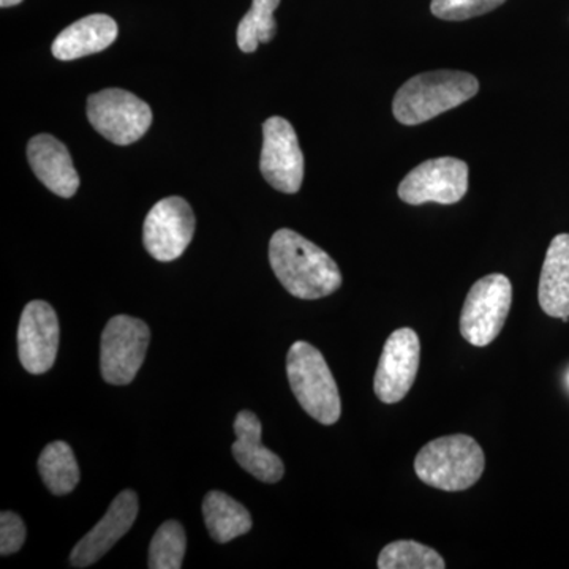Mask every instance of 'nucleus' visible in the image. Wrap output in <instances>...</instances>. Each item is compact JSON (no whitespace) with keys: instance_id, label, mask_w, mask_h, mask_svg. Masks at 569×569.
Segmentation results:
<instances>
[{"instance_id":"5","label":"nucleus","mask_w":569,"mask_h":569,"mask_svg":"<svg viewBox=\"0 0 569 569\" xmlns=\"http://www.w3.org/2000/svg\"><path fill=\"white\" fill-rule=\"evenodd\" d=\"M512 305V284L507 276L479 279L468 291L460 313V335L475 347H488L500 335Z\"/></svg>"},{"instance_id":"15","label":"nucleus","mask_w":569,"mask_h":569,"mask_svg":"<svg viewBox=\"0 0 569 569\" xmlns=\"http://www.w3.org/2000/svg\"><path fill=\"white\" fill-rule=\"evenodd\" d=\"M261 421L252 411L244 410L234 419L233 456L239 466L260 481L279 482L284 475L282 459L261 443Z\"/></svg>"},{"instance_id":"4","label":"nucleus","mask_w":569,"mask_h":569,"mask_svg":"<svg viewBox=\"0 0 569 569\" xmlns=\"http://www.w3.org/2000/svg\"><path fill=\"white\" fill-rule=\"evenodd\" d=\"M287 373L299 406L320 425H336L342 415L339 388L325 356L310 343L295 342L287 356Z\"/></svg>"},{"instance_id":"6","label":"nucleus","mask_w":569,"mask_h":569,"mask_svg":"<svg viewBox=\"0 0 569 569\" xmlns=\"http://www.w3.org/2000/svg\"><path fill=\"white\" fill-rule=\"evenodd\" d=\"M151 331L144 321L129 316L111 318L104 326L100 346L103 380L114 387L132 383L148 353Z\"/></svg>"},{"instance_id":"12","label":"nucleus","mask_w":569,"mask_h":569,"mask_svg":"<svg viewBox=\"0 0 569 569\" xmlns=\"http://www.w3.org/2000/svg\"><path fill=\"white\" fill-rule=\"evenodd\" d=\"M59 348V320L48 302L32 301L22 310L18 328V355L22 367L33 376L54 366Z\"/></svg>"},{"instance_id":"2","label":"nucleus","mask_w":569,"mask_h":569,"mask_svg":"<svg viewBox=\"0 0 569 569\" xmlns=\"http://www.w3.org/2000/svg\"><path fill=\"white\" fill-rule=\"evenodd\" d=\"M478 91L477 77L467 71H427L397 91L392 112L403 126H418L468 102Z\"/></svg>"},{"instance_id":"17","label":"nucleus","mask_w":569,"mask_h":569,"mask_svg":"<svg viewBox=\"0 0 569 569\" xmlns=\"http://www.w3.org/2000/svg\"><path fill=\"white\" fill-rule=\"evenodd\" d=\"M538 301L549 317L569 321V234L550 242L539 277Z\"/></svg>"},{"instance_id":"10","label":"nucleus","mask_w":569,"mask_h":569,"mask_svg":"<svg viewBox=\"0 0 569 569\" xmlns=\"http://www.w3.org/2000/svg\"><path fill=\"white\" fill-rule=\"evenodd\" d=\"M194 224L192 208L183 198H164L146 216L142 242L156 260H178L192 242Z\"/></svg>"},{"instance_id":"23","label":"nucleus","mask_w":569,"mask_h":569,"mask_svg":"<svg viewBox=\"0 0 569 569\" xmlns=\"http://www.w3.org/2000/svg\"><path fill=\"white\" fill-rule=\"evenodd\" d=\"M507 0H432L430 11L445 21H466L496 10Z\"/></svg>"},{"instance_id":"22","label":"nucleus","mask_w":569,"mask_h":569,"mask_svg":"<svg viewBox=\"0 0 569 569\" xmlns=\"http://www.w3.org/2000/svg\"><path fill=\"white\" fill-rule=\"evenodd\" d=\"M187 538L181 523L168 520L153 535L149 546V565L151 569L182 568L186 556Z\"/></svg>"},{"instance_id":"24","label":"nucleus","mask_w":569,"mask_h":569,"mask_svg":"<svg viewBox=\"0 0 569 569\" xmlns=\"http://www.w3.org/2000/svg\"><path fill=\"white\" fill-rule=\"evenodd\" d=\"M26 541V526L20 516L11 511L0 515V553L11 556L22 548Z\"/></svg>"},{"instance_id":"21","label":"nucleus","mask_w":569,"mask_h":569,"mask_svg":"<svg viewBox=\"0 0 569 569\" xmlns=\"http://www.w3.org/2000/svg\"><path fill=\"white\" fill-rule=\"evenodd\" d=\"M377 567L380 569H445L443 557L417 541L391 542L378 556Z\"/></svg>"},{"instance_id":"8","label":"nucleus","mask_w":569,"mask_h":569,"mask_svg":"<svg viewBox=\"0 0 569 569\" xmlns=\"http://www.w3.org/2000/svg\"><path fill=\"white\" fill-rule=\"evenodd\" d=\"M468 190V164L455 157H440L418 164L400 182L399 193L403 203L456 204Z\"/></svg>"},{"instance_id":"25","label":"nucleus","mask_w":569,"mask_h":569,"mask_svg":"<svg viewBox=\"0 0 569 569\" xmlns=\"http://www.w3.org/2000/svg\"><path fill=\"white\" fill-rule=\"evenodd\" d=\"M22 0H0V7L2 9H9V7L18 6V3H21Z\"/></svg>"},{"instance_id":"20","label":"nucleus","mask_w":569,"mask_h":569,"mask_svg":"<svg viewBox=\"0 0 569 569\" xmlns=\"http://www.w3.org/2000/svg\"><path fill=\"white\" fill-rule=\"evenodd\" d=\"M280 0H253L252 9L247 11L238 26V47L241 51L253 52L258 44L269 43L276 37L277 22L274 11Z\"/></svg>"},{"instance_id":"11","label":"nucleus","mask_w":569,"mask_h":569,"mask_svg":"<svg viewBox=\"0 0 569 569\" xmlns=\"http://www.w3.org/2000/svg\"><path fill=\"white\" fill-rule=\"evenodd\" d=\"M421 342L413 329L400 328L388 337L378 362L373 391L383 403H397L417 380Z\"/></svg>"},{"instance_id":"7","label":"nucleus","mask_w":569,"mask_h":569,"mask_svg":"<svg viewBox=\"0 0 569 569\" xmlns=\"http://www.w3.org/2000/svg\"><path fill=\"white\" fill-rule=\"evenodd\" d=\"M88 119L112 144L129 146L140 140L152 123V111L132 92L103 89L88 99Z\"/></svg>"},{"instance_id":"1","label":"nucleus","mask_w":569,"mask_h":569,"mask_svg":"<svg viewBox=\"0 0 569 569\" xmlns=\"http://www.w3.org/2000/svg\"><path fill=\"white\" fill-rule=\"evenodd\" d=\"M269 263L279 282L299 299L326 298L342 284L336 261L305 236L282 228L269 242Z\"/></svg>"},{"instance_id":"13","label":"nucleus","mask_w":569,"mask_h":569,"mask_svg":"<svg viewBox=\"0 0 569 569\" xmlns=\"http://www.w3.org/2000/svg\"><path fill=\"white\" fill-rule=\"evenodd\" d=\"M138 497L133 490H123L112 500L107 515L88 535H84L71 550L70 565L74 568H88L102 559L108 550L133 527L137 520Z\"/></svg>"},{"instance_id":"19","label":"nucleus","mask_w":569,"mask_h":569,"mask_svg":"<svg viewBox=\"0 0 569 569\" xmlns=\"http://www.w3.org/2000/svg\"><path fill=\"white\" fill-rule=\"evenodd\" d=\"M39 470L44 486L54 496L73 492L81 479L73 449L66 441H52L41 451Z\"/></svg>"},{"instance_id":"14","label":"nucleus","mask_w":569,"mask_h":569,"mask_svg":"<svg viewBox=\"0 0 569 569\" xmlns=\"http://www.w3.org/2000/svg\"><path fill=\"white\" fill-rule=\"evenodd\" d=\"M28 159L33 173L52 193L71 198L80 187L69 149L51 134H37L28 144Z\"/></svg>"},{"instance_id":"18","label":"nucleus","mask_w":569,"mask_h":569,"mask_svg":"<svg viewBox=\"0 0 569 569\" xmlns=\"http://www.w3.org/2000/svg\"><path fill=\"white\" fill-rule=\"evenodd\" d=\"M203 516L206 529L213 541L224 545L252 530V516L234 498L219 490L204 497Z\"/></svg>"},{"instance_id":"16","label":"nucleus","mask_w":569,"mask_h":569,"mask_svg":"<svg viewBox=\"0 0 569 569\" xmlns=\"http://www.w3.org/2000/svg\"><path fill=\"white\" fill-rule=\"evenodd\" d=\"M118 22L108 14H89L56 37L52 54L59 61H74L96 54L111 47L118 39Z\"/></svg>"},{"instance_id":"9","label":"nucleus","mask_w":569,"mask_h":569,"mask_svg":"<svg viewBox=\"0 0 569 569\" xmlns=\"http://www.w3.org/2000/svg\"><path fill=\"white\" fill-rule=\"evenodd\" d=\"M261 174L279 192L298 193L305 179V156L299 148L293 126L280 116L263 123Z\"/></svg>"},{"instance_id":"3","label":"nucleus","mask_w":569,"mask_h":569,"mask_svg":"<svg viewBox=\"0 0 569 569\" xmlns=\"http://www.w3.org/2000/svg\"><path fill=\"white\" fill-rule=\"evenodd\" d=\"M485 467V451L475 438L462 433L430 441L415 459L418 478L430 488L447 492H460L477 485Z\"/></svg>"}]
</instances>
